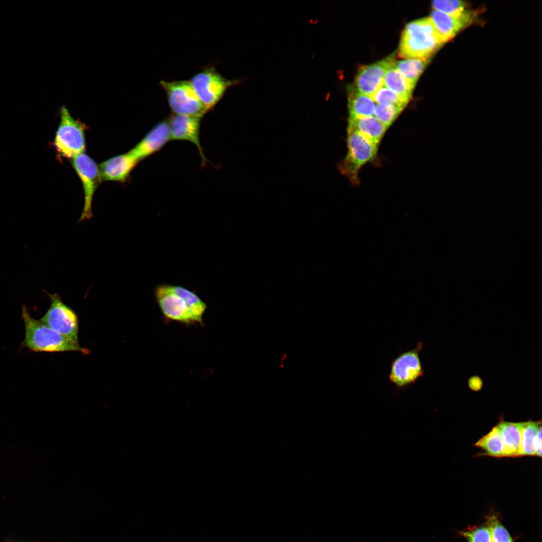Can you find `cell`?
I'll use <instances>...</instances> for the list:
<instances>
[{
    "instance_id": "3",
    "label": "cell",
    "mask_w": 542,
    "mask_h": 542,
    "mask_svg": "<svg viewBox=\"0 0 542 542\" xmlns=\"http://www.w3.org/2000/svg\"><path fill=\"white\" fill-rule=\"evenodd\" d=\"M22 318L25 326V338L23 345L35 352L78 351L87 354L88 349L80 346L78 342L58 333L33 318L26 307L22 308Z\"/></svg>"
},
{
    "instance_id": "4",
    "label": "cell",
    "mask_w": 542,
    "mask_h": 542,
    "mask_svg": "<svg viewBox=\"0 0 542 542\" xmlns=\"http://www.w3.org/2000/svg\"><path fill=\"white\" fill-rule=\"evenodd\" d=\"M347 154L338 168L352 184L357 185L359 182V170L375 158L378 145L357 131H347Z\"/></svg>"
},
{
    "instance_id": "26",
    "label": "cell",
    "mask_w": 542,
    "mask_h": 542,
    "mask_svg": "<svg viewBox=\"0 0 542 542\" xmlns=\"http://www.w3.org/2000/svg\"><path fill=\"white\" fill-rule=\"evenodd\" d=\"M403 109L393 105L376 104L374 115L378 120L388 127Z\"/></svg>"
},
{
    "instance_id": "17",
    "label": "cell",
    "mask_w": 542,
    "mask_h": 542,
    "mask_svg": "<svg viewBox=\"0 0 542 542\" xmlns=\"http://www.w3.org/2000/svg\"><path fill=\"white\" fill-rule=\"evenodd\" d=\"M522 422H500L496 426L503 443L506 457H520Z\"/></svg>"
},
{
    "instance_id": "12",
    "label": "cell",
    "mask_w": 542,
    "mask_h": 542,
    "mask_svg": "<svg viewBox=\"0 0 542 542\" xmlns=\"http://www.w3.org/2000/svg\"><path fill=\"white\" fill-rule=\"evenodd\" d=\"M201 117L172 113L168 118L170 140L188 141L195 145L202 163L208 162L200 142Z\"/></svg>"
},
{
    "instance_id": "6",
    "label": "cell",
    "mask_w": 542,
    "mask_h": 542,
    "mask_svg": "<svg viewBox=\"0 0 542 542\" xmlns=\"http://www.w3.org/2000/svg\"><path fill=\"white\" fill-rule=\"evenodd\" d=\"M189 80L200 100L208 111L214 108L229 87L242 81L241 79H226L213 66L204 67Z\"/></svg>"
},
{
    "instance_id": "20",
    "label": "cell",
    "mask_w": 542,
    "mask_h": 542,
    "mask_svg": "<svg viewBox=\"0 0 542 542\" xmlns=\"http://www.w3.org/2000/svg\"><path fill=\"white\" fill-rule=\"evenodd\" d=\"M541 429V421L522 422L521 430V445L520 456H535V443L539 430Z\"/></svg>"
},
{
    "instance_id": "10",
    "label": "cell",
    "mask_w": 542,
    "mask_h": 542,
    "mask_svg": "<svg viewBox=\"0 0 542 542\" xmlns=\"http://www.w3.org/2000/svg\"><path fill=\"white\" fill-rule=\"evenodd\" d=\"M72 164L81 181L84 194V207L79 221L89 220L92 216L94 194L101 180L98 166L84 153L72 159Z\"/></svg>"
},
{
    "instance_id": "16",
    "label": "cell",
    "mask_w": 542,
    "mask_h": 542,
    "mask_svg": "<svg viewBox=\"0 0 542 542\" xmlns=\"http://www.w3.org/2000/svg\"><path fill=\"white\" fill-rule=\"evenodd\" d=\"M388 127L375 116L349 117L347 131H356L378 146Z\"/></svg>"
},
{
    "instance_id": "25",
    "label": "cell",
    "mask_w": 542,
    "mask_h": 542,
    "mask_svg": "<svg viewBox=\"0 0 542 542\" xmlns=\"http://www.w3.org/2000/svg\"><path fill=\"white\" fill-rule=\"evenodd\" d=\"M377 104H390L404 108L407 102L395 93L382 85L371 97Z\"/></svg>"
},
{
    "instance_id": "28",
    "label": "cell",
    "mask_w": 542,
    "mask_h": 542,
    "mask_svg": "<svg viewBox=\"0 0 542 542\" xmlns=\"http://www.w3.org/2000/svg\"><path fill=\"white\" fill-rule=\"evenodd\" d=\"M535 456H541V429L539 430L536 440Z\"/></svg>"
},
{
    "instance_id": "22",
    "label": "cell",
    "mask_w": 542,
    "mask_h": 542,
    "mask_svg": "<svg viewBox=\"0 0 542 542\" xmlns=\"http://www.w3.org/2000/svg\"><path fill=\"white\" fill-rule=\"evenodd\" d=\"M429 60L406 59L395 62L394 67L415 86Z\"/></svg>"
},
{
    "instance_id": "21",
    "label": "cell",
    "mask_w": 542,
    "mask_h": 542,
    "mask_svg": "<svg viewBox=\"0 0 542 542\" xmlns=\"http://www.w3.org/2000/svg\"><path fill=\"white\" fill-rule=\"evenodd\" d=\"M475 446L482 449L486 455L496 458L506 457L505 447L496 426L478 440Z\"/></svg>"
},
{
    "instance_id": "18",
    "label": "cell",
    "mask_w": 542,
    "mask_h": 542,
    "mask_svg": "<svg viewBox=\"0 0 542 542\" xmlns=\"http://www.w3.org/2000/svg\"><path fill=\"white\" fill-rule=\"evenodd\" d=\"M348 89L349 117L372 116L376 104L372 98L359 93L356 89L352 88Z\"/></svg>"
},
{
    "instance_id": "27",
    "label": "cell",
    "mask_w": 542,
    "mask_h": 542,
    "mask_svg": "<svg viewBox=\"0 0 542 542\" xmlns=\"http://www.w3.org/2000/svg\"><path fill=\"white\" fill-rule=\"evenodd\" d=\"M459 534L467 542H491L490 531L485 524L469 526L459 531Z\"/></svg>"
},
{
    "instance_id": "5",
    "label": "cell",
    "mask_w": 542,
    "mask_h": 542,
    "mask_svg": "<svg viewBox=\"0 0 542 542\" xmlns=\"http://www.w3.org/2000/svg\"><path fill=\"white\" fill-rule=\"evenodd\" d=\"M423 348V344L420 341L414 348L401 352L392 359L388 378L397 394L405 390L424 375V369L420 356Z\"/></svg>"
},
{
    "instance_id": "15",
    "label": "cell",
    "mask_w": 542,
    "mask_h": 542,
    "mask_svg": "<svg viewBox=\"0 0 542 542\" xmlns=\"http://www.w3.org/2000/svg\"><path fill=\"white\" fill-rule=\"evenodd\" d=\"M139 162L129 152L111 158L98 167L101 180L124 182Z\"/></svg>"
},
{
    "instance_id": "2",
    "label": "cell",
    "mask_w": 542,
    "mask_h": 542,
    "mask_svg": "<svg viewBox=\"0 0 542 542\" xmlns=\"http://www.w3.org/2000/svg\"><path fill=\"white\" fill-rule=\"evenodd\" d=\"M444 43L430 18H424L405 26L398 55L405 59L429 60Z\"/></svg>"
},
{
    "instance_id": "8",
    "label": "cell",
    "mask_w": 542,
    "mask_h": 542,
    "mask_svg": "<svg viewBox=\"0 0 542 542\" xmlns=\"http://www.w3.org/2000/svg\"><path fill=\"white\" fill-rule=\"evenodd\" d=\"M60 122L56 132L54 145L62 157L73 159L85 150V128L74 119L65 107L60 111Z\"/></svg>"
},
{
    "instance_id": "13",
    "label": "cell",
    "mask_w": 542,
    "mask_h": 542,
    "mask_svg": "<svg viewBox=\"0 0 542 542\" xmlns=\"http://www.w3.org/2000/svg\"><path fill=\"white\" fill-rule=\"evenodd\" d=\"M170 141L168 118L157 123L128 152L139 162L160 150Z\"/></svg>"
},
{
    "instance_id": "9",
    "label": "cell",
    "mask_w": 542,
    "mask_h": 542,
    "mask_svg": "<svg viewBox=\"0 0 542 542\" xmlns=\"http://www.w3.org/2000/svg\"><path fill=\"white\" fill-rule=\"evenodd\" d=\"M51 305L40 319L58 333L78 342V320L76 314L65 305L57 294H49Z\"/></svg>"
},
{
    "instance_id": "1",
    "label": "cell",
    "mask_w": 542,
    "mask_h": 542,
    "mask_svg": "<svg viewBox=\"0 0 542 542\" xmlns=\"http://www.w3.org/2000/svg\"><path fill=\"white\" fill-rule=\"evenodd\" d=\"M155 296L164 317L186 325L203 324L206 304L193 291L181 286L162 284Z\"/></svg>"
},
{
    "instance_id": "7",
    "label": "cell",
    "mask_w": 542,
    "mask_h": 542,
    "mask_svg": "<svg viewBox=\"0 0 542 542\" xmlns=\"http://www.w3.org/2000/svg\"><path fill=\"white\" fill-rule=\"evenodd\" d=\"M172 113L202 117L208 111L198 98L190 80H162Z\"/></svg>"
},
{
    "instance_id": "19",
    "label": "cell",
    "mask_w": 542,
    "mask_h": 542,
    "mask_svg": "<svg viewBox=\"0 0 542 542\" xmlns=\"http://www.w3.org/2000/svg\"><path fill=\"white\" fill-rule=\"evenodd\" d=\"M383 85L395 93L407 103L410 100L415 86L394 67L385 73Z\"/></svg>"
},
{
    "instance_id": "23",
    "label": "cell",
    "mask_w": 542,
    "mask_h": 542,
    "mask_svg": "<svg viewBox=\"0 0 542 542\" xmlns=\"http://www.w3.org/2000/svg\"><path fill=\"white\" fill-rule=\"evenodd\" d=\"M485 524L490 534L491 542H514L508 531L501 523L498 514L492 511L485 517Z\"/></svg>"
},
{
    "instance_id": "14",
    "label": "cell",
    "mask_w": 542,
    "mask_h": 542,
    "mask_svg": "<svg viewBox=\"0 0 542 542\" xmlns=\"http://www.w3.org/2000/svg\"><path fill=\"white\" fill-rule=\"evenodd\" d=\"M476 16V12L469 11L464 15L456 17L434 10L430 18L445 43L469 26Z\"/></svg>"
},
{
    "instance_id": "11",
    "label": "cell",
    "mask_w": 542,
    "mask_h": 542,
    "mask_svg": "<svg viewBox=\"0 0 542 542\" xmlns=\"http://www.w3.org/2000/svg\"><path fill=\"white\" fill-rule=\"evenodd\" d=\"M394 54L374 63L364 65L359 69L355 78L356 90L371 97L383 85L386 72L394 67Z\"/></svg>"
},
{
    "instance_id": "24",
    "label": "cell",
    "mask_w": 542,
    "mask_h": 542,
    "mask_svg": "<svg viewBox=\"0 0 542 542\" xmlns=\"http://www.w3.org/2000/svg\"><path fill=\"white\" fill-rule=\"evenodd\" d=\"M432 7L451 16L458 17L467 13L466 2L459 0H437L432 2Z\"/></svg>"
}]
</instances>
